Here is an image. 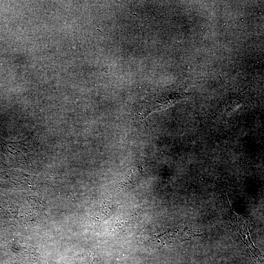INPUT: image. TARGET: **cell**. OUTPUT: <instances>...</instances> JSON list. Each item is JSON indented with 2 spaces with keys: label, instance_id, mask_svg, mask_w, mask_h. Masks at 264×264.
I'll list each match as a JSON object with an SVG mask.
<instances>
[{
  "label": "cell",
  "instance_id": "obj_1",
  "mask_svg": "<svg viewBox=\"0 0 264 264\" xmlns=\"http://www.w3.org/2000/svg\"><path fill=\"white\" fill-rule=\"evenodd\" d=\"M0 151L16 160L25 161L34 154L35 148L29 137L17 142H7L0 139Z\"/></svg>",
  "mask_w": 264,
  "mask_h": 264
}]
</instances>
